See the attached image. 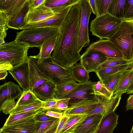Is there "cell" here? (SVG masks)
Here are the masks:
<instances>
[{
    "mask_svg": "<svg viewBox=\"0 0 133 133\" xmlns=\"http://www.w3.org/2000/svg\"><path fill=\"white\" fill-rule=\"evenodd\" d=\"M128 64L101 68L98 69L95 73L99 80L103 81L109 77L115 74L121 72L127 69Z\"/></svg>",
    "mask_w": 133,
    "mask_h": 133,
    "instance_id": "83f0119b",
    "label": "cell"
},
{
    "mask_svg": "<svg viewBox=\"0 0 133 133\" xmlns=\"http://www.w3.org/2000/svg\"><path fill=\"white\" fill-rule=\"evenodd\" d=\"M108 58L101 52L90 50L85 51L81 56L80 63L89 73L95 72L99 66Z\"/></svg>",
    "mask_w": 133,
    "mask_h": 133,
    "instance_id": "30bf717a",
    "label": "cell"
},
{
    "mask_svg": "<svg viewBox=\"0 0 133 133\" xmlns=\"http://www.w3.org/2000/svg\"><path fill=\"white\" fill-rule=\"evenodd\" d=\"M56 85L50 81L36 87L32 91L39 99L43 101L56 99Z\"/></svg>",
    "mask_w": 133,
    "mask_h": 133,
    "instance_id": "d6986e66",
    "label": "cell"
},
{
    "mask_svg": "<svg viewBox=\"0 0 133 133\" xmlns=\"http://www.w3.org/2000/svg\"><path fill=\"white\" fill-rule=\"evenodd\" d=\"M79 2L71 7L60 28L51 57L62 67L70 69L79 60L78 49L81 17Z\"/></svg>",
    "mask_w": 133,
    "mask_h": 133,
    "instance_id": "6da1fadb",
    "label": "cell"
},
{
    "mask_svg": "<svg viewBox=\"0 0 133 133\" xmlns=\"http://www.w3.org/2000/svg\"><path fill=\"white\" fill-rule=\"evenodd\" d=\"M128 62L123 58H109L99 67L98 69L128 64Z\"/></svg>",
    "mask_w": 133,
    "mask_h": 133,
    "instance_id": "f35d334b",
    "label": "cell"
},
{
    "mask_svg": "<svg viewBox=\"0 0 133 133\" xmlns=\"http://www.w3.org/2000/svg\"><path fill=\"white\" fill-rule=\"evenodd\" d=\"M38 66L48 80L56 86L64 84L74 79L70 69L65 68L57 63L51 56L40 64L38 63Z\"/></svg>",
    "mask_w": 133,
    "mask_h": 133,
    "instance_id": "8992f818",
    "label": "cell"
},
{
    "mask_svg": "<svg viewBox=\"0 0 133 133\" xmlns=\"http://www.w3.org/2000/svg\"><path fill=\"white\" fill-rule=\"evenodd\" d=\"M16 105L15 99H8L4 101L0 105V111L5 115L9 114Z\"/></svg>",
    "mask_w": 133,
    "mask_h": 133,
    "instance_id": "60d3db41",
    "label": "cell"
},
{
    "mask_svg": "<svg viewBox=\"0 0 133 133\" xmlns=\"http://www.w3.org/2000/svg\"><path fill=\"white\" fill-rule=\"evenodd\" d=\"M57 36H53L44 42L39 48L40 51L36 56L39 64L51 56V54L55 46Z\"/></svg>",
    "mask_w": 133,
    "mask_h": 133,
    "instance_id": "603a6c76",
    "label": "cell"
},
{
    "mask_svg": "<svg viewBox=\"0 0 133 133\" xmlns=\"http://www.w3.org/2000/svg\"><path fill=\"white\" fill-rule=\"evenodd\" d=\"M36 121L45 122L55 121L58 118L51 117L46 115L44 111L42 110L37 114L34 117Z\"/></svg>",
    "mask_w": 133,
    "mask_h": 133,
    "instance_id": "7bdbcfd3",
    "label": "cell"
},
{
    "mask_svg": "<svg viewBox=\"0 0 133 133\" xmlns=\"http://www.w3.org/2000/svg\"><path fill=\"white\" fill-rule=\"evenodd\" d=\"M13 0H0V11L6 9L10 5Z\"/></svg>",
    "mask_w": 133,
    "mask_h": 133,
    "instance_id": "c3c4849f",
    "label": "cell"
},
{
    "mask_svg": "<svg viewBox=\"0 0 133 133\" xmlns=\"http://www.w3.org/2000/svg\"><path fill=\"white\" fill-rule=\"evenodd\" d=\"M58 100L56 99L46 101H43L42 109L43 111L51 110L56 111V103Z\"/></svg>",
    "mask_w": 133,
    "mask_h": 133,
    "instance_id": "ee69618b",
    "label": "cell"
},
{
    "mask_svg": "<svg viewBox=\"0 0 133 133\" xmlns=\"http://www.w3.org/2000/svg\"><path fill=\"white\" fill-rule=\"evenodd\" d=\"M97 16H100L108 13L112 0H95Z\"/></svg>",
    "mask_w": 133,
    "mask_h": 133,
    "instance_id": "74e56055",
    "label": "cell"
},
{
    "mask_svg": "<svg viewBox=\"0 0 133 133\" xmlns=\"http://www.w3.org/2000/svg\"><path fill=\"white\" fill-rule=\"evenodd\" d=\"M123 20L108 13L92 20L90 30L92 35L100 39H109L117 30Z\"/></svg>",
    "mask_w": 133,
    "mask_h": 133,
    "instance_id": "277c9868",
    "label": "cell"
},
{
    "mask_svg": "<svg viewBox=\"0 0 133 133\" xmlns=\"http://www.w3.org/2000/svg\"><path fill=\"white\" fill-rule=\"evenodd\" d=\"M89 4L91 10L92 12L97 16L96 7L95 0H87Z\"/></svg>",
    "mask_w": 133,
    "mask_h": 133,
    "instance_id": "f5cc1de1",
    "label": "cell"
},
{
    "mask_svg": "<svg viewBox=\"0 0 133 133\" xmlns=\"http://www.w3.org/2000/svg\"><path fill=\"white\" fill-rule=\"evenodd\" d=\"M46 0H29V9L36 8L44 4Z\"/></svg>",
    "mask_w": 133,
    "mask_h": 133,
    "instance_id": "bcb514c9",
    "label": "cell"
},
{
    "mask_svg": "<svg viewBox=\"0 0 133 133\" xmlns=\"http://www.w3.org/2000/svg\"><path fill=\"white\" fill-rule=\"evenodd\" d=\"M97 50L102 52L109 58H123V54L109 39H100L89 45L85 51Z\"/></svg>",
    "mask_w": 133,
    "mask_h": 133,
    "instance_id": "8fae6325",
    "label": "cell"
},
{
    "mask_svg": "<svg viewBox=\"0 0 133 133\" xmlns=\"http://www.w3.org/2000/svg\"><path fill=\"white\" fill-rule=\"evenodd\" d=\"M60 119L58 118L50 128L45 133H55L58 125Z\"/></svg>",
    "mask_w": 133,
    "mask_h": 133,
    "instance_id": "816d5d0a",
    "label": "cell"
},
{
    "mask_svg": "<svg viewBox=\"0 0 133 133\" xmlns=\"http://www.w3.org/2000/svg\"><path fill=\"white\" fill-rule=\"evenodd\" d=\"M9 72L23 91L31 89L28 61L19 65L12 68L9 71Z\"/></svg>",
    "mask_w": 133,
    "mask_h": 133,
    "instance_id": "5bb4252c",
    "label": "cell"
},
{
    "mask_svg": "<svg viewBox=\"0 0 133 133\" xmlns=\"http://www.w3.org/2000/svg\"><path fill=\"white\" fill-rule=\"evenodd\" d=\"M56 13L50 8L46 6L44 3L36 8H29L24 17V25L40 21Z\"/></svg>",
    "mask_w": 133,
    "mask_h": 133,
    "instance_id": "e0dca14e",
    "label": "cell"
},
{
    "mask_svg": "<svg viewBox=\"0 0 133 133\" xmlns=\"http://www.w3.org/2000/svg\"><path fill=\"white\" fill-rule=\"evenodd\" d=\"M133 73V70L128 68L121 72L113 91V95L126 93Z\"/></svg>",
    "mask_w": 133,
    "mask_h": 133,
    "instance_id": "44dd1931",
    "label": "cell"
},
{
    "mask_svg": "<svg viewBox=\"0 0 133 133\" xmlns=\"http://www.w3.org/2000/svg\"><path fill=\"white\" fill-rule=\"evenodd\" d=\"M104 116L94 114L87 116L72 133H96Z\"/></svg>",
    "mask_w": 133,
    "mask_h": 133,
    "instance_id": "ac0fdd59",
    "label": "cell"
},
{
    "mask_svg": "<svg viewBox=\"0 0 133 133\" xmlns=\"http://www.w3.org/2000/svg\"><path fill=\"white\" fill-rule=\"evenodd\" d=\"M131 22L132 23V24L133 25V18L131 19Z\"/></svg>",
    "mask_w": 133,
    "mask_h": 133,
    "instance_id": "680465c9",
    "label": "cell"
},
{
    "mask_svg": "<svg viewBox=\"0 0 133 133\" xmlns=\"http://www.w3.org/2000/svg\"><path fill=\"white\" fill-rule=\"evenodd\" d=\"M128 68L132 70H133V62L130 63H128Z\"/></svg>",
    "mask_w": 133,
    "mask_h": 133,
    "instance_id": "9f6ffc18",
    "label": "cell"
},
{
    "mask_svg": "<svg viewBox=\"0 0 133 133\" xmlns=\"http://www.w3.org/2000/svg\"><path fill=\"white\" fill-rule=\"evenodd\" d=\"M130 133H133V125L132 128L131 129V130Z\"/></svg>",
    "mask_w": 133,
    "mask_h": 133,
    "instance_id": "6f0895ef",
    "label": "cell"
},
{
    "mask_svg": "<svg viewBox=\"0 0 133 133\" xmlns=\"http://www.w3.org/2000/svg\"><path fill=\"white\" fill-rule=\"evenodd\" d=\"M79 0H46L45 5L54 12H58L65 7L78 3Z\"/></svg>",
    "mask_w": 133,
    "mask_h": 133,
    "instance_id": "f1b7e54d",
    "label": "cell"
},
{
    "mask_svg": "<svg viewBox=\"0 0 133 133\" xmlns=\"http://www.w3.org/2000/svg\"><path fill=\"white\" fill-rule=\"evenodd\" d=\"M133 91V73L130 80L126 93L127 94H131Z\"/></svg>",
    "mask_w": 133,
    "mask_h": 133,
    "instance_id": "db71d44e",
    "label": "cell"
},
{
    "mask_svg": "<svg viewBox=\"0 0 133 133\" xmlns=\"http://www.w3.org/2000/svg\"><path fill=\"white\" fill-rule=\"evenodd\" d=\"M8 75L7 71H0V80L5 79Z\"/></svg>",
    "mask_w": 133,
    "mask_h": 133,
    "instance_id": "11a10c76",
    "label": "cell"
},
{
    "mask_svg": "<svg viewBox=\"0 0 133 133\" xmlns=\"http://www.w3.org/2000/svg\"><path fill=\"white\" fill-rule=\"evenodd\" d=\"M133 18V0H126L123 20Z\"/></svg>",
    "mask_w": 133,
    "mask_h": 133,
    "instance_id": "ab89813d",
    "label": "cell"
},
{
    "mask_svg": "<svg viewBox=\"0 0 133 133\" xmlns=\"http://www.w3.org/2000/svg\"><path fill=\"white\" fill-rule=\"evenodd\" d=\"M28 1V0H13L6 9L2 11L5 14L8 21H11L14 19L23 8Z\"/></svg>",
    "mask_w": 133,
    "mask_h": 133,
    "instance_id": "484cf974",
    "label": "cell"
},
{
    "mask_svg": "<svg viewBox=\"0 0 133 133\" xmlns=\"http://www.w3.org/2000/svg\"><path fill=\"white\" fill-rule=\"evenodd\" d=\"M125 111L133 110V94L130 95L127 100Z\"/></svg>",
    "mask_w": 133,
    "mask_h": 133,
    "instance_id": "681fc988",
    "label": "cell"
},
{
    "mask_svg": "<svg viewBox=\"0 0 133 133\" xmlns=\"http://www.w3.org/2000/svg\"><path fill=\"white\" fill-rule=\"evenodd\" d=\"M133 94V91L131 93V94Z\"/></svg>",
    "mask_w": 133,
    "mask_h": 133,
    "instance_id": "94428289",
    "label": "cell"
},
{
    "mask_svg": "<svg viewBox=\"0 0 133 133\" xmlns=\"http://www.w3.org/2000/svg\"><path fill=\"white\" fill-rule=\"evenodd\" d=\"M30 47L14 40L0 45V63H9L13 67L28 61V50Z\"/></svg>",
    "mask_w": 133,
    "mask_h": 133,
    "instance_id": "5b68a950",
    "label": "cell"
},
{
    "mask_svg": "<svg viewBox=\"0 0 133 133\" xmlns=\"http://www.w3.org/2000/svg\"><path fill=\"white\" fill-rule=\"evenodd\" d=\"M42 101L37 97L30 89L28 90L23 91L16 104L15 107Z\"/></svg>",
    "mask_w": 133,
    "mask_h": 133,
    "instance_id": "d6a6232c",
    "label": "cell"
},
{
    "mask_svg": "<svg viewBox=\"0 0 133 133\" xmlns=\"http://www.w3.org/2000/svg\"><path fill=\"white\" fill-rule=\"evenodd\" d=\"M34 116L12 123L9 125L3 126L0 129V132L7 133H32L36 122L34 118Z\"/></svg>",
    "mask_w": 133,
    "mask_h": 133,
    "instance_id": "2e32d148",
    "label": "cell"
},
{
    "mask_svg": "<svg viewBox=\"0 0 133 133\" xmlns=\"http://www.w3.org/2000/svg\"><path fill=\"white\" fill-rule=\"evenodd\" d=\"M122 95H114L110 99L98 96L99 104L97 107L87 114L88 116L94 114H101L105 116L115 111L118 106Z\"/></svg>",
    "mask_w": 133,
    "mask_h": 133,
    "instance_id": "7c38bea8",
    "label": "cell"
},
{
    "mask_svg": "<svg viewBox=\"0 0 133 133\" xmlns=\"http://www.w3.org/2000/svg\"><path fill=\"white\" fill-rule=\"evenodd\" d=\"M0 133H7L5 132H0Z\"/></svg>",
    "mask_w": 133,
    "mask_h": 133,
    "instance_id": "91938a15",
    "label": "cell"
},
{
    "mask_svg": "<svg viewBox=\"0 0 133 133\" xmlns=\"http://www.w3.org/2000/svg\"><path fill=\"white\" fill-rule=\"evenodd\" d=\"M118 116L113 111L104 116L96 133H113L117 125Z\"/></svg>",
    "mask_w": 133,
    "mask_h": 133,
    "instance_id": "7402d4cb",
    "label": "cell"
},
{
    "mask_svg": "<svg viewBox=\"0 0 133 133\" xmlns=\"http://www.w3.org/2000/svg\"><path fill=\"white\" fill-rule=\"evenodd\" d=\"M42 110L41 109L38 111H31L9 115L3 126L9 125L12 123L34 116Z\"/></svg>",
    "mask_w": 133,
    "mask_h": 133,
    "instance_id": "1f68e13d",
    "label": "cell"
},
{
    "mask_svg": "<svg viewBox=\"0 0 133 133\" xmlns=\"http://www.w3.org/2000/svg\"><path fill=\"white\" fill-rule=\"evenodd\" d=\"M45 112L47 115L57 118L61 119L64 115L63 112H59L53 111L48 110L45 111Z\"/></svg>",
    "mask_w": 133,
    "mask_h": 133,
    "instance_id": "7dc6e473",
    "label": "cell"
},
{
    "mask_svg": "<svg viewBox=\"0 0 133 133\" xmlns=\"http://www.w3.org/2000/svg\"><path fill=\"white\" fill-rule=\"evenodd\" d=\"M126 0H112L108 12L116 18L123 19Z\"/></svg>",
    "mask_w": 133,
    "mask_h": 133,
    "instance_id": "f546056e",
    "label": "cell"
},
{
    "mask_svg": "<svg viewBox=\"0 0 133 133\" xmlns=\"http://www.w3.org/2000/svg\"><path fill=\"white\" fill-rule=\"evenodd\" d=\"M13 68L12 65L8 62L0 63V71H8Z\"/></svg>",
    "mask_w": 133,
    "mask_h": 133,
    "instance_id": "f907efd6",
    "label": "cell"
},
{
    "mask_svg": "<svg viewBox=\"0 0 133 133\" xmlns=\"http://www.w3.org/2000/svg\"><path fill=\"white\" fill-rule=\"evenodd\" d=\"M72 5L67 6L51 16L40 21L25 24L21 27L20 30L47 28L60 29Z\"/></svg>",
    "mask_w": 133,
    "mask_h": 133,
    "instance_id": "9c48e42d",
    "label": "cell"
},
{
    "mask_svg": "<svg viewBox=\"0 0 133 133\" xmlns=\"http://www.w3.org/2000/svg\"><path fill=\"white\" fill-rule=\"evenodd\" d=\"M94 82L89 81L87 82L80 83L61 99L70 98L69 104L79 101L88 99L98 100V96L94 94L93 86Z\"/></svg>",
    "mask_w": 133,
    "mask_h": 133,
    "instance_id": "ba28073f",
    "label": "cell"
},
{
    "mask_svg": "<svg viewBox=\"0 0 133 133\" xmlns=\"http://www.w3.org/2000/svg\"><path fill=\"white\" fill-rule=\"evenodd\" d=\"M8 21L7 18L4 12L0 11V45L5 42L4 39L6 36L7 31L8 30L7 25Z\"/></svg>",
    "mask_w": 133,
    "mask_h": 133,
    "instance_id": "d590c367",
    "label": "cell"
},
{
    "mask_svg": "<svg viewBox=\"0 0 133 133\" xmlns=\"http://www.w3.org/2000/svg\"><path fill=\"white\" fill-rule=\"evenodd\" d=\"M68 118V116L64 115L60 120L55 133H59L63 129Z\"/></svg>",
    "mask_w": 133,
    "mask_h": 133,
    "instance_id": "f6af8a7d",
    "label": "cell"
},
{
    "mask_svg": "<svg viewBox=\"0 0 133 133\" xmlns=\"http://www.w3.org/2000/svg\"><path fill=\"white\" fill-rule=\"evenodd\" d=\"M70 69L73 79L78 83H84L89 81V73L80 63H76Z\"/></svg>",
    "mask_w": 133,
    "mask_h": 133,
    "instance_id": "4316f807",
    "label": "cell"
},
{
    "mask_svg": "<svg viewBox=\"0 0 133 133\" xmlns=\"http://www.w3.org/2000/svg\"><path fill=\"white\" fill-rule=\"evenodd\" d=\"M70 98L58 99L56 103V111L61 112L66 110L68 108Z\"/></svg>",
    "mask_w": 133,
    "mask_h": 133,
    "instance_id": "b9f144b4",
    "label": "cell"
},
{
    "mask_svg": "<svg viewBox=\"0 0 133 133\" xmlns=\"http://www.w3.org/2000/svg\"><path fill=\"white\" fill-rule=\"evenodd\" d=\"M121 72L112 75L102 81L103 87L101 96L110 99L114 96V90Z\"/></svg>",
    "mask_w": 133,
    "mask_h": 133,
    "instance_id": "cb8c5ba5",
    "label": "cell"
},
{
    "mask_svg": "<svg viewBox=\"0 0 133 133\" xmlns=\"http://www.w3.org/2000/svg\"><path fill=\"white\" fill-rule=\"evenodd\" d=\"M74 79L61 85L56 86L55 97L57 99H61L78 85Z\"/></svg>",
    "mask_w": 133,
    "mask_h": 133,
    "instance_id": "e575fe53",
    "label": "cell"
},
{
    "mask_svg": "<svg viewBox=\"0 0 133 133\" xmlns=\"http://www.w3.org/2000/svg\"><path fill=\"white\" fill-rule=\"evenodd\" d=\"M60 29L47 28L28 29L16 32L14 41L28 47L40 48L46 41L58 35Z\"/></svg>",
    "mask_w": 133,
    "mask_h": 133,
    "instance_id": "3957f363",
    "label": "cell"
},
{
    "mask_svg": "<svg viewBox=\"0 0 133 133\" xmlns=\"http://www.w3.org/2000/svg\"><path fill=\"white\" fill-rule=\"evenodd\" d=\"M43 101L15 107L11 111L10 115L33 111H38L42 109Z\"/></svg>",
    "mask_w": 133,
    "mask_h": 133,
    "instance_id": "836d02e7",
    "label": "cell"
},
{
    "mask_svg": "<svg viewBox=\"0 0 133 133\" xmlns=\"http://www.w3.org/2000/svg\"><path fill=\"white\" fill-rule=\"evenodd\" d=\"M28 62L31 88L32 90L49 80L38 67L36 56L29 57Z\"/></svg>",
    "mask_w": 133,
    "mask_h": 133,
    "instance_id": "9a60e30c",
    "label": "cell"
},
{
    "mask_svg": "<svg viewBox=\"0 0 133 133\" xmlns=\"http://www.w3.org/2000/svg\"><path fill=\"white\" fill-rule=\"evenodd\" d=\"M23 91L18 85L11 82H9L1 85L0 105L6 100L17 98Z\"/></svg>",
    "mask_w": 133,
    "mask_h": 133,
    "instance_id": "ffe728a7",
    "label": "cell"
},
{
    "mask_svg": "<svg viewBox=\"0 0 133 133\" xmlns=\"http://www.w3.org/2000/svg\"><path fill=\"white\" fill-rule=\"evenodd\" d=\"M78 3L81 10L78 43V49L80 52L83 47L90 45L88 24L92 11L87 0H79Z\"/></svg>",
    "mask_w": 133,
    "mask_h": 133,
    "instance_id": "52a82bcc",
    "label": "cell"
},
{
    "mask_svg": "<svg viewBox=\"0 0 133 133\" xmlns=\"http://www.w3.org/2000/svg\"><path fill=\"white\" fill-rule=\"evenodd\" d=\"M57 120L45 122L36 121L32 133H45Z\"/></svg>",
    "mask_w": 133,
    "mask_h": 133,
    "instance_id": "8d00e7d4",
    "label": "cell"
},
{
    "mask_svg": "<svg viewBox=\"0 0 133 133\" xmlns=\"http://www.w3.org/2000/svg\"><path fill=\"white\" fill-rule=\"evenodd\" d=\"M98 104V100H81L69 104L68 108L63 112V114L66 116L87 115L95 109Z\"/></svg>",
    "mask_w": 133,
    "mask_h": 133,
    "instance_id": "4fadbf2b",
    "label": "cell"
},
{
    "mask_svg": "<svg viewBox=\"0 0 133 133\" xmlns=\"http://www.w3.org/2000/svg\"><path fill=\"white\" fill-rule=\"evenodd\" d=\"M68 118L63 129L59 133H72L84 121L87 115H72Z\"/></svg>",
    "mask_w": 133,
    "mask_h": 133,
    "instance_id": "d4e9b609",
    "label": "cell"
},
{
    "mask_svg": "<svg viewBox=\"0 0 133 133\" xmlns=\"http://www.w3.org/2000/svg\"><path fill=\"white\" fill-rule=\"evenodd\" d=\"M29 1L28 0L23 8L14 20L8 21L7 25L8 28L19 30L21 27L24 25V17L29 9Z\"/></svg>",
    "mask_w": 133,
    "mask_h": 133,
    "instance_id": "4dcf8cb0",
    "label": "cell"
},
{
    "mask_svg": "<svg viewBox=\"0 0 133 133\" xmlns=\"http://www.w3.org/2000/svg\"><path fill=\"white\" fill-rule=\"evenodd\" d=\"M109 39L120 50L128 63L133 61V25L131 19L123 20Z\"/></svg>",
    "mask_w": 133,
    "mask_h": 133,
    "instance_id": "7a4b0ae2",
    "label": "cell"
}]
</instances>
